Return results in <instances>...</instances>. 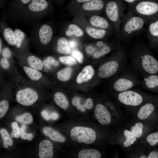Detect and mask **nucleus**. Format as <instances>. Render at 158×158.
<instances>
[{
    "label": "nucleus",
    "instance_id": "1",
    "mask_svg": "<svg viewBox=\"0 0 158 158\" xmlns=\"http://www.w3.org/2000/svg\"><path fill=\"white\" fill-rule=\"evenodd\" d=\"M131 68L142 77L158 74V60L144 43H135L128 54Z\"/></svg>",
    "mask_w": 158,
    "mask_h": 158
},
{
    "label": "nucleus",
    "instance_id": "2",
    "mask_svg": "<svg viewBox=\"0 0 158 158\" xmlns=\"http://www.w3.org/2000/svg\"><path fill=\"white\" fill-rule=\"evenodd\" d=\"M145 24L143 19L129 11L125 13L117 33L118 39L122 44H128L133 37L142 31Z\"/></svg>",
    "mask_w": 158,
    "mask_h": 158
},
{
    "label": "nucleus",
    "instance_id": "3",
    "mask_svg": "<svg viewBox=\"0 0 158 158\" xmlns=\"http://www.w3.org/2000/svg\"><path fill=\"white\" fill-rule=\"evenodd\" d=\"M127 54L122 49L116 50L113 58L102 63L98 69L99 77L105 78L121 73L127 67Z\"/></svg>",
    "mask_w": 158,
    "mask_h": 158
},
{
    "label": "nucleus",
    "instance_id": "4",
    "mask_svg": "<svg viewBox=\"0 0 158 158\" xmlns=\"http://www.w3.org/2000/svg\"><path fill=\"white\" fill-rule=\"evenodd\" d=\"M129 10L142 18L146 24L158 16V0H141L129 4Z\"/></svg>",
    "mask_w": 158,
    "mask_h": 158
},
{
    "label": "nucleus",
    "instance_id": "5",
    "mask_svg": "<svg viewBox=\"0 0 158 158\" xmlns=\"http://www.w3.org/2000/svg\"><path fill=\"white\" fill-rule=\"evenodd\" d=\"M125 5L122 0H113L107 2L105 11L107 16L114 25L117 33L121 27L125 13Z\"/></svg>",
    "mask_w": 158,
    "mask_h": 158
},
{
    "label": "nucleus",
    "instance_id": "6",
    "mask_svg": "<svg viewBox=\"0 0 158 158\" xmlns=\"http://www.w3.org/2000/svg\"><path fill=\"white\" fill-rule=\"evenodd\" d=\"M142 82V80L126 68L116 79L113 87L116 91L120 92L141 85Z\"/></svg>",
    "mask_w": 158,
    "mask_h": 158
},
{
    "label": "nucleus",
    "instance_id": "7",
    "mask_svg": "<svg viewBox=\"0 0 158 158\" xmlns=\"http://www.w3.org/2000/svg\"><path fill=\"white\" fill-rule=\"evenodd\" d=\"M72 139L78 143L89 144L93 143L96 138L95 131L92 128L77 126L71 129L70 132Z\"/></svg>",
    "mask_w": 158,
    "mask_h": 158
},
{
    "label": "nucleus",
    "instance_id": "8",
    "mask_svg": "<svg viewBox=\"0 0 158 158\" xmlns=\"http://www.w3.org/2000/svg\"><path fill=\"white\" fill-rule=\"evenodd\" d=\"M118 99L122 104L131 106L140 105L144 100L143 96L141 93L130 89L119 92Z\"/></svg>",
    "mask_w": 158,
    "mask_h": 158
},
{
    "label": "nucleus",
    "instance_id": "9",
    "mask_svg": "<svg viewBox=\"0 0 158 158\" xmlns=\"http://www.w3.org/2000/svg\"><path fill=\"white\" fill-rule=\"evenodd\" d=\"M147 24V46L150 49H156L158 48V16Z\"/></svg>",
    "mask_w": 158,
    "mask_h": 158
},
{
    "label": "nucleus",
    "instance_id": "10",
    "mask_svg": "<svg viewBox=\"0 0 158 158\" xmlns=\"http://www.w3.org/2000/svg\"><path fill=\"white\" fill-rule=\"evenodd\" d=\"M38 99V95L37 92L30 88L20 90L16 95V99L18 102L25 106L32 105Z\"/></svg>",
    "mask_w": 158,
    "mask_h": 158
},
{
    "label": "nucleus",
    "instance_id": "11",
    "mask_svg": "<svg viewBox=\"0 0 158 158\" xmlns=\"http://www.w3.org/2000/svg\"><path fill=\"white\" fill-rule=\"evenodd\" d=\"M95 115L98 122L102 125H108L111 122L110 113L103 105L98 104L95 110Z\"/></svg>",
    "mask_w": 158,
    "mask_h": 158
},
{
    "label": "nucleus",
    "instance_id": "12",
    "mask_svg": "<svg viewBox=\"0 0 158 158\" xmlns=\"http://www.w3.org/2000/svg\"><path fill=\"white\" fill-rule=\"evenodd\" d=\"M141 85L147 90L158 91V74L146 75L142 77Z\"/></svg>",
    "mask_w": 158,
    "mask_h": 158
},
{
    "label": "nucleus",
    "instance_id": "13",
    "mask_svg": "<svg viewBox=\"0 0 158 158\" xmlns=\"http://www.w3.org/2000/svg\"><path fill=\"white\" fill-rule=\"evenodd\" d=\"M38 155L40 158H51L53 156V146L49 140H44L40 143Z\"/></svg>",
    "mask_w": 158,
    "mask_h": 158
},
{
    "label": "nucleus",
    "instance_id": "14",
    "mask_svg": "<svg viewBox=\"0 0 158 158\" xmlns=\"http://www.w3.org/2000/svg\"><path fill=\"white\" fill-rule=\"evenodd\" d=\"M39 34L41 42L44 44H47L49 42L52 38V30L49 25H44L40 27Z\"/></svg>",
    "mask_w": 158,
    "mask_h": 158
},
{
    "label": "nucleus",
    "instance_id": "15",
    "mask_svg": "<svg viewBox=\"0 0 158 158\" xmlns=\"http://www.w3.org/2000/svg\"><path fill=\"white\" fill-rule=\"evenodd\" d=\"M107 2L104 0H92L84 3L82 6L83 9L87 11H99L105 8Z\"/></svg>",
    "mask_w": 158,
    "mask_h": 158
},
{
    "label": "nucleus",
    "instance_id": "16",
    "mask_svg": "<svg viewBox=\"0 0 158 158\" xmlns=\"http://www.w3.org/2000/svg\"><path fill=\"white\" fill-rule=\"evenodd\" d=\"M94 73V70L91 66H85L77 76L76 80L77 83L80 84L88 81L92 77Z\"/></svg>",
    "mask_w": 158,
    "mask_h": 158
},
{
    "label": "nucleus",
    "instance_id": "17",
    "mask_svg": "<svg viewBox=\"0 0 158 158\" xmlns=\"http://www.w3.org/2000/svg\"><path fill=\"white\" fill-rule=\"evenodd\" d=\"M43 132L46 136H49L52 140L60 142H64L65 138L57 131L50 127H45L43 129Z\"/></svg>",
    "mask_w": 158,
    "mask_h": 158
},
{
    "label": "nucleus",
    "instance_id": "18",
    "mask_svg": "<svg viewBox=\"0 0 158 158\" xmlns=\"http://www.w3.org/2000/svg\"><path fill=\"white\" fill-rule=\"evenodd\" d=\"M154 109V106L152 103H147L140 109L137 114L138 117L140 119H145L150 116Z\"/></svg>",
    "mask_w": 158,
    "mask_h": 158
},
{
    "label": "nucleus",
    "instance_id": "19",
    "mask_svg": "<svg viewBox=\"0 0 158 158\" xmlns=\"http://www.w3.org/2000/svg\"><path fill=\"white\" fill-rule=\"evenodd\" d=\"M90 21L93 26L102 29L106 30L109 28L110 24L108 20L100 16H93L91 18Z\"/></svg>",
    "mask_w": 158,
    "mask_h": 158
},
{
    "label": "nucleus",
    "instance_id": "20",
    "mask_svg": "<svg viewBox=\"0 0 158 158\" xmlns=\"http://www.w3.org/2000/svg\"><path fill=\"white\" fill-rule=\"evenodd\" d=\"M48 6V3L46 0H32L28 7L30 11L37 12L44 10Z\"/></svg>",
    "mask_w": 158,
    "mask_h": 158
},
{
    "label": "nucleus",
    "instance_id": "21",
    "mask_svg": "<svg viewBox=\"0 0 158 158\" xmlns=\"http://www.w3.org/2000/svg\"><path fill=\"white\" fill-rule=\"evenodd\" d=\"M55 103L60 108L67 109L69 106V102L66 97L62 93L58 92L56 93L54 97Z\"/></svg>",
    "mask_w": 158,
    "mask_h": 158
},
{
    "label": "nucleus",
    "instance_id": "22",
    "mask_svg": "<svg viewBox=\"0 0 158 158\" xmlns=\"http://www.w3.org/2000/svg\"><path fill=\"white\" fill-rule=\"evenodd\" d=\"M101 154L97 150L85 149L81 150L78 153L79 158H100Z\"/></svg>",
    "mask_w": 158,
    "mask_h": 158
},
{
    "label": "nucleus",
    "instance_id": "23",
    "mask_svg": "<svg viewBox=\"0 0 158 158\" xmlns=\"http://www.w3.org/2000/svg\"><path fill=\"white\" fill-rule=\"evenodd\" d=\"M87 33L91 37L95 39L103 38L106 35L107 31L103 29H96L87 27L86 28Z\"/></svg>",
    "mask_w": 158,
    "mask_h": 158
},
{
    "label": "nucleus",
    "instance_id": "24",
    "mask_svg": "<svg viewBox=\"0 0 158 158\" xmlns=\"http://www.w3.org/2000/svg\"><path fill=\"white\" fill-rule=\"evenodd\" d=\"M57 50L59 53L65 54L70 53L71 50L67 40L65 38H59L57 41Z\"/></svg>",
    "mask_w": 158,
    "mask_h": 158
},
{
    "label": "nucleus",
    "instance_id": "25",
    "mask_svg": "<svg viewBox=\"0 0 158 158\" xmlns=\"http://www.w3.org/2000/svg\"><path fill=\"white\" fill-rule=\"evenodd\" d=\"M28 63L32 68L40 71L43 68V63L41 60L37 57L33 55L29 56L27 59Z\"/></svg>",
    "mask_w": 158,
    "mask_h": 158
},
{
    "label": "nucleus",
    "instance_id": "26",
    "mask_svg": "<svg viewBox=\"0 0 158 158\" xmlns=\"http://www.w3.org/2000/svg\"><path fill=\"white\" fill-rule=\"evenodd\" d=\"M23 68L27 76L33 80H37L42 77V73L37 70L26 66Z\"/></svg>",
    "mask_w": 158,
    "mask_h": 158
},
{
    "label": "nucleus",
    "instance_id": "27",
    "mask_svg": "<svg viewBox=\"0 0 158 158\" xmlns=\"http://www.w3.org/2000/svg\"><path fill=\"white\" fill-rule=\"evenodd\" d=\"M72 71V70L71 68L66 67L57 72V78L59 80L61 81H67L70 78Z\"/></svg>",
    "mask_w": 158,
    "mask_h": 158
},
{
    "label": "nucleus",
    "instance_id": "28",
    "mask_svg": "<svg viewBox=\"0 0 158 158\" xmlns=\"http://www.w3.org/2000/svg\"><path fill=\"white\" fill-rule=\"evenodd\" d=\"M66 35L68 36L75 35L78 37H80L83 34L82 30L77 25L71 24L68 26V30L66 32Z\"/></svg>",
    "mask_w": 158,
    "mask_h": 158
},
{
    "label": "nucleus",
    "instance_id": "29",
    "mask_svg": "<svg viewBox=\"0 0 158 158\" xmlns=\"http://www.w3.org/2000/svg\"><path fill=\"white\" fill-rule=\"evenodd\" d=\"M4 37L7 42L11 45L14 46L16 44L14 32L9 28H6L4 31Z\"/></svg>",
    "mask_w": 158,
    "mask_h": 158
},
{
    "label": "nucleus",
    "instance_id": "30",
    "mask_svg": "<svg viewBox=\"0 0 158 158\" xmlns=\"http://www.w3.org/2000/svg\"><path fill=\"white\" fill-rule=\"evenodd\" d=\"M0 132L3 140L4 147L7 148L8 146H12L13 142L7 131L4 128H1L0 129Z\"/></svg>",
    "mask_w": 158,
    "mask_h": 158
},
{
    "label": "nucleus",
    "instance_id": "31",
    "mask_svg": "<svg viewBox=\"0 0 158 158\" xmlns=\"http://www.w3.org/2000/svg\"><path fill=\"white\" fill-rule=\"evenodd\" d=\"M15 120L16 121L21 123L30 124L32 122L33 118L31 114L29 113L26 112L16 116Z\"/></svg>",
    "mask_w": 158,
    "mask_h": 158
},
{
    "label": "nucleus",
    "instance_id": "32",
    "mask_svg": "<svg viewBox=\"0 0 158 158\" xmlns=\"http://www.w3.org/2000/svg\"><path fill=\"white\" fill-rule=\"evenodd\" d=\"M123 134L126 138V140L123 144L124 147H129L136 141V138L131 133L130 131L126 130H124Z\"/></svg>",
    "mask_w": 158,
    "mask_h": 158
},
{
    "label": "nucleus",
    "instance_id": "33",
    "mask_svg": "<svg viewBox=\"0 0 158 158\" xmlns=\"http://www.w3.org/2000/svg\"><path fill=\"white\" fill-rule=\"evenodd\" d=\"M143 125L141 123H136L134 126H132L130 129V132L136 138H140L143 133Z\"/></svg>",
    "mask_w": 158,
    "mask_h": 158
},
{
    "label": "nucleus",
    "instance_id": "34",
    "mask_svg": "<svg viewBox=\"0 0 158 158\" xmlns=\"http://www.w3.org/2000/svg\"><path fill=\"white\" fill-rule=\"evenodd\" d=\"M14 33L16 41V46L17 48H19L24 38L25 34L22 31L18 29H16Z\"/></svg>",
    "mask_w": 158,
    "mask_h": 158
},
{
    "label": "nucleus",
    "instance_id": "35",
    "mask_svg": "<svg viewBox=\"0 0 158 158\" xmlns=\"http://www.w3.org/2000/svg\"><path fill=\"white\" fill-rule=\"evenodd\" d=\"M146 140L151 146H155L158 142V132L150 134L147 137Z\"/></svg>",
    "mask_w": 158,
    "mask_h": 158
},
{
    "label": "nucleus",
    "instance_id": "36",
    "mask_svg": "<svg viewBox=\"0 0 158 158\" xmlns=\"http://www.w3.org/2000/svg\"><path fill=\"white\" fill-rule=\"evenodd\" d=\"M9 108L8 102L3 100L0 102V118L3 117L6 113Z\"/></svg>",
    "mask_w": 158,
    "mask_h": 158
},
{
    "label": "nucleus",
    "instance_id": "37",
    "mask_svg": "<svg viewBox=\"0 0 158 158\" xmlns=\"http://www.w3.org/2000/svg\"><path fill=\"white\" fill-rule=\"evenodd\" d=\"M59 60L62 63L69 65H74L77 63L75 59L69 56L60 57Z\"/></svg>",
    "mask_w": 158,
    "mask_h": 158
},
{
    "label": "nucleus",
    "instance_id": "38",
    "mask_svg": "<svg viewBox=\"0 0 158 158\" xmlns=\"http://www.w3.org/2000/svg\"><path fill=\"white\" fill-rule=\"evenodd\" d=\"M11 126L12 129V131L11 134V137L16 138H18L20 136V130L17 123L16 122H12L11 123Z\"/></svg>",
    "mask_w": 158,
    "mask_h": 158
},
{
    "label": "nucleus",
    "instance_id": "39",
    "mask_svg": "<svg viewBox=\"0 0 158 158\" xmlns=\"http://www.w3.org/2000/svg\"><path fill=\"white\" fill-rule=\"evenodd\" d=\"M73 56L78 60L80 63H82L83 61V56L82 54L79 51L75 50L72 53Z\"/></svg>",
    "mask_w": 158,
    "mask_h": 158
},
{
    "label": "nucleus",
    "instance_id": "40",
    "mask_svg": "<svg viewBox=\"0 0 158 158\" xmlns=\"http://www.w3.org/2000/svg\"><path fill=\"white\" fill-rule=\"evenodd\" d=\"M26 128V126L24 124L22 125L20 128V136L22 139L23 140L27 139L28 135V133H27L25 132Z\"/></svg>",
    "mask_w": 158,
    "mask_h": 158
},
{
    "label": "nucleus",
    "instance_id": "41",
    "mask_svg": "<svg viewBox=\"0 0 158 158\" xmlns=\"http://www.w3.org/2000/svg\"><path fill=\"white\" fill-rule=\"evenodd\" d=\"M2 54L4 58H8L11 56V52L9 49L7 48H5L2 51Z\"/></svg>",
    "mask_w": 158,
    "mask_h": 158
},
{
    "label": "nucleus",
    "instance_id": "42",
    "mask_svg": "<svg viewBox=\"0 0 158 158\" xmlns=\"http://www.w3.org/2000/svg\"><path fill=\"white\" fill-rule=\"evenodd\" d=\"M84 105L85 108L88 109H90L93 106V103L92 100L90 98L87 99L85 101Z\"/></svg>",
    "mask_w": 158,
    "mask_h": 158
},
{
    "label": "nucleus",
    "instance_id": "43",
    "mask_svg": "<svg viewBox=\"0 0 158 158\" xmlns=\"http://www.w3.org/2000/svg\"><path fill=\"white\" fill-rule=\"evenodd\" d=\"M1 65L4 69H7L9 67V64L7 58H4L1 61Z\"/></svg>",
    "mask_w": 158,
    "mask_h": 158
},
{
    "label": "nucleus",
    "instance_id": "44",
    "mask_svg": "<svg viewBox=\"0 0 158 158\" xmlns=\"http://www.w3.org/2000/svg\"><path fill=\"white\" fill-rule=\"evenodd\" d=\"M47 61L49 63L52 64L55 66H57L59 65L58 62L55 60L54 58L51 56L48 57L47 58Z\"/></svg>",
    "mask_w": 158,
    "mask_h": 158
},
{
    "label": "nucleus",
    "instance_id": "45",
    "mask_svg": "<svg viewBox=\"0 0 158 158\" xmlns=\"http://www.w3.org/2000/svg\"><path fill=\"white\" fill-rule=\"evenodd\" d=\"M42 116L44 119L46 120H49L50 118V114L46 110H43L41 113Z\"/></svg>",
    "mask_w": 158,
    "mask_h": 158
},
{
    "label": "nucleus",
    "instance_id": "46",
    "mask_svg": "<svg viewBox=\"0 0 158 158\" xmlns=\"http://www.w3.org/2000/svg\"><path fill=\"white\" fill-rule=\"evenodd\" d=\"M72 103L74 106H77L80 104V99L77 97H74L72 100Z\"/></svg>",
    "mask_w": 158,
    "mask_h": 158
},
{
    "label": "nucleus",
    "instance_id": "47",
    "mask_svg": "<svg viewBox=\"0 0 158 158\" xmlns=\"http://www.w3.org/2000/svg\"><path fill=\"white\" fill-rule=\"evenodd\" d=\"M50 117L51 119L55 120L58 119L59 117V115L56 112H52L50 114Z\"/></svg>",
    "mask_w": 158,
    "mask_h": 158
},
{
    "label": "nucleus",
    "instance_id": "48",
    "mask_svg": "<svg viewBox=\"0 0 158 158\" xmlns=\"http://www.w3.org/2000/svg\"><path fill=\"white\" fill-rule=\"evenodd\" d=\"M148 158H158V152L155 151L151 152L147 157Z\"/></svg>",
    "mask_w": 158,
    "mask_h": 158
},
{
    "label": "nucleus",
    "instance_id": "49",
    "mask_svg": "<svg viewBox=\"0 0 158 158\" xmlns=\"http://www.w3.org/2000/svg\"><path fill=\"white\" fill-rule=\"evenodd\" d=\"M95 49L92 47L90 46H88L86 49V51L88 54H92L95 51Z\"/></svg>",
    "mask_w": 158,
    "mask_h": 158
},
{
    "label": "nucleus",
    "instance_id": "50",
    "mask_svg": "<svg viewBox=\"0 0 158 158\" xmlns=\"http://www.w3.org/2000/svg\"><path fill=\"white\" fill-rule=\"evenodd\" d=\"M77 108L78 109H80V110L82 112H84L85 111V107L84 105L80 104L77 107Z\"/></svg>",
    "mask_w": 158,
    "mask_h": 158
},
{
    "label": "nucleus",
    "instance_id": "51",
    "mask_svg": "<svg viewBox=\"0 0 158 158\" xmlns=\"http://www.w3.org/2000/svg\"><path fill=\"white\" fill-rule=\"evenodd\" d=\"M122 0L127 3L129 4H131L137 2V1H138L139 0Z\"/></svg>",
    "mask_w": 158,
    "mask_h": 158
},
{
    "label": "nucleus",
    "instance_id": "52",
    "mask_svg": "<svg viewBox=\"0 0 158 158\" xmlns=\"http://www.w3.org/2000/svg\"><path fill=\"white\" fill-rule=\"evenodd\" d=\"M69 45L71 47L73 48L76 46V43L74 41H71L69 42Z\"/></svg>",
    "mask_w": 158,
    "mask_h": 158
},
{
    "label": "nucleus",
    "instance_id": "53",
    "mask_svg": "<svg viewBox=\"0 0 158 158\" xmlns=\"http://www.w3.org/2000/svg\"><path fill=\"white\" fill-rule=\"evenodd\" d=\"M23 4H26L29 3L31 0H19Z\"/></svg>",
    "mask_w": 158,
    "mask_h": 158
},
{
    "label": "nucleus",
    "instance_id": "54",
    "mask_svg": "<svg viewBox=\"0 0 158 158\" xmlns=\"http://www.w3.org/2000/svg\"><path fill=\"white\" fill-rule=\"evenodd\" d=\"M33 138V135L32 134L28 133L27 139L29 141H30Z\"/></svg>",
    "mask_w": 158,
    "mask_h": 158
},
{
    "label": "nucleus",
    "instance_id": "55",
    "mask_svg": "<svg viewBox=\"0 0 158 158\" xmlns=\"http://www.w3.org/2000/svg\"><path fill=\"white\" fill-rule=\"evenodd\" d=\"M91 0H76L79 3H85Z\"/></svg>",
    "mask_w": 158,
    "mask_h": 158
},
{
    "label": "nucleus",
    "instance_id": "56",
    "mask_svg": "<svg viewBox=\"0 0 158 158\" xmlns=\"http://www.w3.org/2000/svg\"><path fill=\"white\" fill-rule=\"evenodd\" d=\"M0 53H1V39L0 41Z\"/></svg>",
    "mask_w": 158,
    "mask_h": 158
},
{
    "label": "nucleus",
    "instance_id": "57",
    "mask_svg": "<svg viewBox=\"0 0 158 158\" xmlns=\"http://www.w3.org/2000/svg\"><path fill=\"white\" fill-rule=\"evenodd\" d=\"M140 158H146V157H145V156H142V157H140Z\"/></svg>",
    "mask_w": 158,
    "mask_h": 158
},
{
    "label": "nucleus",
    "instance_id": "58",
    "mask_svg": "<svg viewBox=\"0 0 158 158\" xmlns=\"http://www.w3.org/2000/svg\"><path fill=\"white\" fill-rule=\"evenodd\" d=\"M157 49V53H158V48L156 49Z\"/></svg>",
    "mask_w": 158,
    "mask_h": 158
},
{
    "label": "nucleus",
    "instance_id": "59",
    "mask_svg": "<svg viewBox=\"0 0 158 158\" xmlns=\"http://www.w3.org/2000/svg\"><path fill=\"white\" fill-rule=\"evenodd\" d=\"M140 0H139L138 1H140Z\"/></svg>",
    "mask_w": 158,
    "mask_h": 158
}]
</instances>
